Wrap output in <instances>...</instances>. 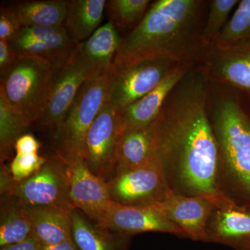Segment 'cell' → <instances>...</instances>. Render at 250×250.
<instances>
[{
	"instance_id": "1",
	"label": "cell",
	"mask_w": 250,
	"mask_h": 250,
	"mask_svg": "<svg viewBox=\"0 0 250 250\" xmlns=\"http://www.w3.org/2000/svg\"><path fill=\"white\" fill-rule=\"evenodd\" d=\"M152 154L175 193L226 200L219 186L218 143L207 111V79L192 67L172 90L154 123Z\"/></svg>"
},
{
	"instance_id": "2",
	"label": "cell",
	"mask_w": 250,
	"mask_h": 250,
	"mask_svg": "<svg viewBox=\"0 0 250 250\" xmlns=\"http://www.w3.org/2000/svg\"><path fill=\"white\" fill-rule=\"evenodd\" d=\"M208 0H157L139 24L122 38L116 66L158 58L196 63L205 47L204 27Z\"/></svg>"
},
{
	"instance_id": "3",
	"label": "cell",
	"mask_w": 250,
	"mask_h": 250,
	"mask_svg": "<svg viewBox=\"0 0 250 250\" xmlns=\"http://www.w3.org/2000/svg\"><path fill=\"white\" fill-rule=\"evenodd\" d=\"M207 111L219 152V186L225 198L250 207V101L207 80Z\"/></svg>"
},
{
	"instance_id": "4",
	"label": "cell",
	"mask_w": 250,
	"mask_h": 250,
	"mask_svg": "<svg viewBox=\"0 0 250 250\" xmlns=\"http://www.w3.org/2000/svg\"><path fill=\"white\" fill-rule=\"evenodd\" d=\"M56 75L45 61L18 54L12 66L1 75L0 92L29 126L42 116Z\"/></svg>"
},
{
	"instance_id": "5",
	"label": "cell",
	"mask_w": 250,
	"mask_h": 250,
	"mask_svg": "<svg viewBox=\"0 0 250 250\" xmlns=\"http://www.w3.org/2000/svg\"><path fill=\"white\" fill-rule=\"evenodd\" d=\"M113 68L88 79L54 132L57 154L64 161L82 157L85 136L107 101Z\"/></svg>"
},
{
	"instance_id": "6",
	"label": "cell",
	"mask_w": 250,
	"mask_h": 250,
	"mask_svg": "<svg viewBox=\"0 0 250 250\" xmlns=\"http://www.w3.org/2000/svg\"><path fill=\"white\" fill-rule=\"evenodd\" d=\"M177 64L170 59L158 58L116 66L107 103L121 116L129 106L156 88Z\"/></svg>"
},
{
	"instance_id": "7",
	"label": "cell",
	"mask_w": 250,
	"mask_h": 250,
	"mask_svg": "<svg viewBox=\"0 0 250 250\" xmlns=\"http://www.w3.org/2000/svg\"><path fill=\"white\" fill-rule=\"evenodd\" d=\"M27 207H57L72 211L70 177L66 162L58 154L29 179L15 184L10 194Z\"/></svg>"
},
{
	"instance_id": "8",
	"label": "cell",
	"mask_w": 250,
	"mask_h": 250,
	"mask_svg": "<svg viewBox=\"0 0 250 250\" xmlns=\"http://www.w3.org/2000/svg\"><path fill=\"white\" fill-rule=\"evenodd\" d=\"M107 182L112 200L123 205H155L173 192L153 154L144 165L116 174Z\"/></svg>"
},
{
	"instance_id": "9",
	"label": "cell",
	"mask_w": 250,
	"mask_h": 250,
	"mask_svg": "<svg viewBox=\"0 0 250 250\" xmlns=\"http://www.w3.org/2000/svg\"><path fill=\"white\" fill-rule=\"evenodd\" d=\"M194 67L208 81L231 87L250 101V41L226 47L206 45Z\"/></svg>"
},
{
	"instance_id": "10",
	"label": "cell",
	"mask_w": 250,
	"mask_h": 250,
	"mask_svg": "<svg viewBox=\"0 0 250 250\" xmlns=\"http://www.w3.org/2000/svg\"><path fill=\"white\" fill-rule=\"evenodd\" d=\"M121 134L120 115L106 101L85 136L82 152L90 170L106 182L114 173Z\"/></svg>"
},
{
	"instance_id": "11",
	"label": "cell",
	"mask_w": 250,
	"mask_h": 250,
	"mask_svg": "<svg viewBox=\"0 0 250 250\" xmlns=\"http://www.w3.org/2000/svg\"><path fill=\"white\" fill-rule=\"evenodd\" d=\"M9 42L18 54L32 56L49 62L56 75L70 62L77 46L63 26L22 27Z\"/></svg>"
},
{
	"instance_id": "12",
	"label": "cell",
	"mask_w": 250,
	"mask_h": 250,
	"mask_svg": "<svg viewBox=\"0 0 250 250\" xmlns=\"http://www.w3.org/2000/svg\"><path fill=\"white\" fill-rule=\"evenodd\" d=\"M91 73V68L76 49L70 62L56 75L48 101L38 121L42 129L56 131Z\"/></svg>"
},
{
	"instance_id": "13",
	"label": "cell",
	"mask_w": 250,
	"mask_h": 250,
	"mask_svg": "<svg viewBox=\"0 0 250 250\" xmlns=\"http://www.w3.org/2000/svg\"><path fill=\"white\" fill-rule=\"evenodd\" d=\"M70 177V200L96 225L113 203L108 182L93 174L82 157L65 161Z\"/></svg>"
},
{
	"instance_id": "14",
	"label": "cell",
	"mask_w": 250,
	"mask_h": 250,
	"mask_svg": "<svg viewBox=\"0 0 250 250\" xmlns=\"http://www.w3.org/2000/svg\"><path fill=\"white\" fill-rule=\"evenodd\" d=\"M98 226L123 236L162 232L186 237L177 225L152 207L123 205L113 202Z\"/></svg>"
},
{
	"instance_id": "15",
	"label": "cell",
	"mask_w": 250,
	"mask_h": 250,
	"mask_svg": "<svg viewBox=\"0 0 250 250\" xmlns=\"http://www.w3.org/2000/svg\"><path fill=\"white\" fill-rule=\"evenodd\" d=\"M206 242L236 250H250V207L225 200L214 205L207 228Z\"/></svg>"
},
{
	"instance_id": "16",
	"label": "cell",
	"mask_w": 250,
	"mask_h": 250,
	"mask_svg": "<svg viewBox=\"0 0 250 250\" xmlns=\"http://www.w3.org/2000/svg\"><path fill=\"white\" fill-rule=\"evenodd\" d=\"M214 203L208 199L172 192L164 201L149 206L179 227L186 237L206 242V228Z\"/></svg>"
},
{
	"instance_id": "17",
	"label": "cell",
	"mask_w": 250,
	"mask_h": 250,
	"mask_svg": "<svg viewBox=\"0 0 250 250\" xmlns=\"http://www.w3.org/2000/svg\"><path fill=\"white\" fill-rule=\"evenodd\" d=\"M192 65L177 64L160 83L120 116L122 132L154 124L167 97Z\"/></svg>"
},
{
	"instance_id": "18",
	"label": "cell",
	"mask_w": 250,
	"mask_h": 250,
	"mask_svg": "<svg viewBox=\"0 0 250 250\" xmlns=\"http://www.w3.org/2000/svg\"><path fill=\"white\" fill-rule=\"evenodd\" d=\"M121 41L118 31L108 22L100 26L88 39L77 44V52L91 68L90 77L114 67Z\"/></svg>"
},
{
	"instance_id": "19",
	"label": "cell",
	"mask_w": 250,
	"mask_h": 250,
	"mask_svg": "<svg viewBox=\"0 0 250 250\" xmlns=\"http://www.w3.org/2000/svg\"><path fill=\"white\" fill-rule=\"evenodd\" d=\"M32 235L44 247L72 239L71 211L57 207H27Z\"/></svg>"
},
{
	"instance_id": "20",
	"label": "cell",
	"mask_w": 250,
	"mask_h": 250,
	"mask_svg": "<svg viewBox=\"0 0 250 250\" xmlns=\"http://www.w3.org/2000/svg\"><path fill=\"white\" fill-rule=\"evenodd\" d=\"M154 138V124L123 131L117 148L116 166L112 178L116 174L144 165L150 160Z\"/></svg>"
},
{
	"instance_id": "21",
	"label": "cell",
	"mask_w": 250,
	"mask_h": 250,
	"mask_svg": "<svg viewBox=\"0 0 250 250\" xmlns=\"http://www.w3.org/2000/svg\"><path fill=\"white\" fill-rule=\"evenodd\" d=\"M105 0L67 1L63 27L75 43L88 39L100 27L106 9Z\"/></svg>"
},
{
	"instance_id": "22",
	"label": "cell",
	"mask_w": 250,
	"mask_h": 250,
	"mask_svg": "<svg viewBox=\"0 0 250 250\" xmlns=\"http://www.w3.org/2000/svg\"><path fill=\"white\" fill-rule=\"evenodd\" d=\"M67 1H24L11 6L22 27H62L67 14Z\"/></svg>"
},
{
	"instance_id": "23",
	"label": "cell",
	"mask_w": 250,
	"mask_h": 250,
	"mask_svg": "<svg viewBox=\"0 0 250 250\" xmlns=\"http://www.w3.org/2000/svg\"><path fill=\"white\" fill-rule=\"evenodd\" d=\"M72 237L79 250H125L127 237L93 225L77 209L71 211Z\"/></svg>"
},
{
	"instance_id": "24",
	"label": "cell",
	"mask_w": 250,
	"mask_h": 250,
	"mask_svg": "<svg viewBox=\"0 0 250 250\" xmlns=\"http://www.w3.org/2000/svg\"><path fill=\"white\" fill-rule=\"evenodd\" d=\"M32 235L27 207L14 195L1 198L0 210V247L16 244Z\"/></svg>"
},
{
	"instance_id": "25",
	"label": "cell",
	"mask_w": 250,
	"mask_h": 250,
	"mask_svg": "<svg viewBox=\"0 0 250 250\" xmlns=\"http://www.w3.org/2000/svg\"><path fill=\"white\" fill-rule=\"evenodd\" d=\"M29 126L22 116L15 111L4 94L0 92V156L1 161L9 159L15 143Z\"/></svg>"
},
{
	"instance_id": "26",
	"label": "cell",
	"mask_w": 250,
	"mask_h": 250,
	"mask_svg": "<svg viewBox=\"0 0 250 250\" xmlns=\"http://www.w3.org/2000/svg\"><path fill=\"white\" fill-rule=\"evenodd\" d=\"M149 0H109L106 12L117 31L134 29L142 21L150 5Z\"/></svg>"
},
{
	"instance_id": "27",
	"label": "cell",
	"mask_w": 250,
	"mask_h": 250,
	"mask_svg": "<svg viewBox=\"0 0 250 250\" xmlns=\"http://www.w3.org/2000/svg\"><path fill=\"white\" fill-rule=\"evenodd\" d=\"M250 41V0H242L213 44L226 47L238 42Z\"/></svg>"
},
{
	"instance_id": "28",
	"label": "cell",
	"mask_w": 250,
	"mask_h": 250,
	"mask_svg": "<svg viewBox=\"0 0 250 250\" xmlns=\"http://www.w3.org/2000/svg\"><path fill=\"white\" fill-rule=\"evenodd\" d=\"M238 0H210L204 27L203 41L205 45H210L218 39L228 24L229 16Z\"/></svg>"
},
{
	"instance_id": "29",
	"label": "cell",
	"mask_w": 250,
	"mask_h": 250,
	"mask_svg": "<svg viewBox=\"0 0 250 250\" xmlns=\"http://www.w3.org/2000/svg\"><path fill=\"white\" fill-rule=\"evenodd\" d=\"M47 158L34 154H16L10 163V172L17 183L23 182L40 170L47 161Z\"/></svg>"
},
{
	"instance_id": "30",
	"label": "cell",
	"mask_w": 250,
	"mask_h": 250,
	"mask_svg": "<svg viewBox=\"0 0 250 250\" xmlns=\"http://www.w3.org/2000/svg\"><path fill=\"white\" fill-rule=\"evenodd\" d=\"M22 27L9 7H1L0 11V40L11 41Z\"/></svg>"
},
{
	"instance_id": "31",
	"label": "cell",
	"mask_w": 250,
	"mask_h": 250,
	"mask_svg": "<svg viewBox=\"0 0 250 250\" xmlns=\"http://www.w3.org/2000/svg\"><path fill=\"white\" fill-rule=\"evenodd\" d=\"M41 143L31 134H23L15 143L16 154H34L39 152Z\"/></svg>"
},
{
	"instance_id": "32",
	"label": "cell",
	"mask_w": 250,
	"mask_h": 250,
	"mask_svg": "<svg viewBox=\"0 0 250 250\" xmlns=\"http://www.w3.org/2000/svg\"><path fill=\"white\" fill-rule=\"evenodd\" d=\"M18 56L10 45L9 41L0 40V75H2L12 66Z\"/></svg>"
},
{
	"instance_id": "33",
	"label": "cell",
	"mask_w": 250,
	"mask_h": 250,
	"mask_svg": "<svg viewBox=\"0 0 250 250\" xmlns=\"http://www.w3.org/2000/svg\"><path fill=\"white\" fill-rule=\"evenodd\" d=\"M44 246L31 235L27 239L16 244L10 245L1 248L0 250H42Z\"/></svg>"
},
{
	"instance_id": "34",
	"label": "cell",
	"mask_w": 250,
	"mask_h": 250,
	"mask_svg": "<svg viewBox=\"0 0 250 250\" xmlns=\"http://www.w3.org/2000/svg\"><path fill=\"white\" fill-rule=\"evenodd\" d=\"M42 250H79L73 240H67L55 246L44 247Z\"/></svg>"
}]
</instances>
